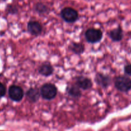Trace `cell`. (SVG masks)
Masks as SVG:
<instances>
[{"label":"cell","mask_w":131,"mask_h":131,"mask_svg":"<svg viewBox=\"0 0 131 131\" xmlns=\"http://www.w3.org/2000/svg\"><path fill=\"white\" fill-rule=\"evenodd\" d=\"M41 96L46 100H52L57 94V88L54 84L50 83H46L42 85L40 91Z\"/></svg>","instance_id":"6da1fadb"},{"label":"cell","mask_w":131,"mask_h":131,"mask_svg":"<svg viewBox=\"0 0 131 131\" xmlns=\"http://www.w3.org/2000/svg\"><path fill=\"white\" fill-rule=\"evenodd\" d=\"M103 34L100 30L96 28H89L85 31V37L87 41L91 43H96L102 39Z\"/></svg>","instance_id":"7a4b0ae2"},{"label":"cell","mask_w":131,"mask_h":131,"mask_svg":"<svg viewBox=\"0 0 131 131\" xmlns=\"http://www.w3.org/2000/svg\"><path fill=\"white\" fill-rule=\"evenodd\" d=\"M62 18L68 23H74L79 18V14L76 10L71 7H66L60 12Z\"/></svg>","instance_id":"3957f363"},{"label":"cell","mask_w":131,"mask_h":131,"mask_svg":"<svg viewBox=\"0 0 131 131\" xmlns=\"http://www.w3.org/2000/svg\"><path fill=\"white\" fill-rule=\"evenodd\" d=\"M115 87L119 91L127 92L131 89V80L125 76H119L116 79L114 82Z\"/></svg>","instance_id":"277c9868"},{"label":"cell","mask_w":131,"mask_h":131,"mask_svg":"<svg viewBox=\"0 0 131 131\" xmlns=\"http://www.w3.org/2000/svg\"><path fill=\"white\" fill-rule=\"evenodd\" d=\"M8 95L13 101L19 102L24 96V92L22 88L18 85H12L8 89Z\"/></svg>","instance_id":"5b68a950"},{"label":"cell","mask_w":131,"mask_h":131,"mask_svg":"<svg viewBox=\"0 0 131 131\" xmlns=\"http://www.w3.org/2000/svg\"><path fill=\"white\" fill-rule=\"evenodd\" d=\"M27 28L29 32L34 36H38L42 32V27L41 24L35 21H31L28 22Z\"/></svg>","instance_id":"8992f818"},{"label":"cell","mask_w":131,"mask_h":131,"mask_svg":"<svg viewBox=\"0 0 131 131\" xmlns=\"http://www.w3.org/2000/svg\"><path fill=\"white\" fill-rule=\"evenodd\" d=\"M76 85L79 87V88L84 89V90H87L91 88L93 84L91 80L88 78L85 77H79L77 79Z\"/></svg>","instance_id":"52a82bcc"},{"label":"cell","mask_w":131,"mask_h":131,"mask_svg":"<svg viewBox=\"0 0 131 131\" xmlns=\"http://www.w3.org/2000/svg\"><path fill=\"white\" fill-rule=\"evenodd\" d=\"M26 97L31 102H36L40 97V92L37 88H30L26 92Z\"/></svg>","instance_id":"ba28073f"},{"label":"cell","mask_w":131,"mask_h":131,"mask_svg":"<svg viewBox=\"0 0 131 131\" xmlns=\"http://www.w3.org/2000/svg\"><path fill=\"white\" fill-rule=\"evenodd\" d=\"M39 72L43 76L48 77L52 75L53 72V68L52 66L49 63H44L40 66Z\"/></svg>","instance_id":"9c48e42d"},{"label":"cell","mask_w":131,"mask_h":131,"mask_svg":"<svg viewBox=\"0 0 131 131\" xmlns=\"http://www.w3.org/2000/svg\"><path fill=\"white\" fill-rule=\"evenodd\" d=\"M95 80L99 85L104 88L107 87L111 83V79L109 78V77L104 75L103 74H98L97 75H96Z\"/></svg>","instance_id":"30bf717a"},{"label":"cell","mask_w":131,"mask_h":131,"mask_svg":"<svg viewBox=\"0 0 131 131\" xmlns=\"http://www.w3.org/2000/svg\"><path fill=\"white\" fill-rule=\"evenodd\" d=\"M109 36L113 41H119L123 37V31L119 27L111 30L109 33Z\"/></svg>","instance_id":"8fae6325"},{"label":"cell","mask_w":131,"mask_h":131,"mask_svg":"<svg viewBox=\"0 0 131 131\" xmlns=\"http://www.w3.org/2000/svg\"><path fill=\"white\" fill-rule=\"evenodd\" d=\"M68 93L70 94V96L73 97H80L81 96L82 93L80 90V88L75 84V85H71L68 86L67 89H66Z\"/></svg>","instance_id":"7c38bea8"},{"label":"cell","mask_w":131,"mask_h":131,"mask_svg":"<svg viewBox=\"0 0 131 131\" xmlns=\"http://www.w3.org/2000/svg\"><path fill=\"white\" fill-rule=\"evenodd\" d=\"M70 50L76 54H81L84 51V46L81 43L73 42L70 46Z\"/></svg>","instance_id":"4fadbf2b"},{"label":"cell","mask_w":131,"mask_h":131,"mask_svg":"<svg viewBox=\"0 0 131 131\" xmlns=\"http://www.w3.org/2000/svg\"><path fill=\"white\" fill-rule=\"evenodd\" d=\"M36 10L39 13H45L48 10V8L42 3H37L36 6Z\"/></svg>","instance_id":"5bb4252c"},{"label":"cell","mask_w":131,"mask_h":131,"mask_svg":"<svg viewBox=\"0 0 131 131\" xmlns=\"http://www.w3.org/2000/svg\"><path fill=\"white\" fill-rule=\"evenodd\" d=\"M6 93V88L2 83L0 82V98L3 97Z\"/></svg>","instance_id":"9a60e30c"},{"label":"cell","mask_w":131,"mask_h":131,"mask_svg":"<svg viewBox=\"0 0 131 131\" xmlns=\"http://www.w3.org/2000/svg\"><path fill=\"white\" fill-rule=\"evenodd\" d=\"M125 73L127 75L131 76V64H128V65L125 66L124 68Z\"/></svg>","instance_id":"2e32d148"},{"label":"cell","mask_w":131,"mask_h":131,"mask_svg":"<svg viewBox=\"0 0 131 131\" xmlns=\"http://www.w3.org/2000/svg\"><path fill=\"white\" fill-rule=\"evenodd\" d=\"M7 10H8V12L11 14H15L17 12V9L16 8V7H14V6H8Z\"/></svg>","instance_id":"e0dca14e"}]
</instances>
